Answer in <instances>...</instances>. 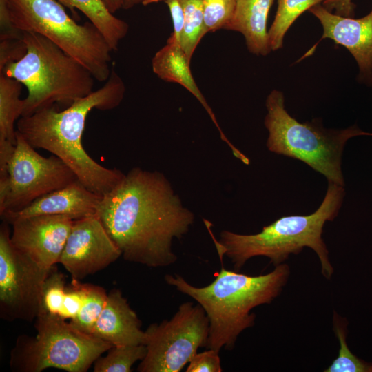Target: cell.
<instances>
[{"instance_id": "obj_18", "label": "cell", "mask_w": 372, "mask_h": 372, "mask_svg": "<svg viewBox=\"0 0 372 372\" xmlns=\"http://www.w3.org/2000/svg\"><path fill=\"white\" fill-rule=\"evenodd\" d=\"M22 83L0 74V183L8 178V164L17 145L14 123L22 116L24 102L20 99Z\"/></svg>"}, {"instance_id": "obj_35", "label": "cell", "mask_w": 372, "mask_h": 372, "mask_svg": "<svg viewBox=\"0 0 372 372\" xmlns=\"http://www.w3.org/2000/svg\"><path fill=\"white\" fill-rule=\"evenodd\" d=\"M165 1V0H145L143 3H142V5L143 6H148L149 4H152V3H158L160 1Z\"/></svg>"}, {"instance_id": "obj_29", "label": "cell", "mask_w": 372, "mask_h": 372, "mask_svg": "<svg viewBox=\"0 0 372 372\" xmlns=\"http://www.w3.org/2000/svg\"><path fill=\"white\" fill-rule=\"evenodd\" d=\"M26 53L23 37L0 39V71L7 65L21 60Z\"/></svg>"}, {"instance_id": "obj_3", "label": "cell", "mask_w": 372, "mask_h": 372, "mask_svg": "<svg viewBox=\"0 0 372 372\" xmlns=\"http://www.w3.org/2000/svg\"><path fill=\"white\" fill-rule=\"evenodd\" d=\"M289 275V267L282 263L267 274L255 276L222 267L214 281L202 287L192 285L177 274H167L165 280L203 308L209 322L206 347L220 351L234 347L240 333L255 324L251 310L277 298Z\"/></svg>"}, {"instance_id": "obj_6", "label": "cell", "mask_w": 372, "mask_h": 372, "mask_svg": "<svg viewBox=\"0 0 372 372\" xmlns=\"http://www.w3.org/2000/svg\"><path fill=\"white\" fill-rule=\"evenodd\" d=\"M267 149L300 160L324 176L328 183L344 186L342 155L347 141L365 135L355 125L344 130L324 128L321 120L300 123L285 107L282 92L274 90L266 100Z\"/></svg>"}, {"instance_id": "obj_17", "label": "cell", "mask_w": 372, "mask_h": 372, "mask_svg": "<svg viewBox=\"0 0 372 372\" xmlns=\"http://www.w3.org/2000/svg\"><path fill=\"white\" fill-rule=\"evenodd\" d=\"M190 63L191 61L180 44L167 41L166 45L153 56L152 68L154 73L161 79L178 83L192 94L208 113L218 130L220 138L227 144L234 156L244 164L249 165V158L227 139L220 129L211 108L194 81L190 69Z\"/></svg>"}, {"instance_id": "obj_31", "label": "cell", "mask_w": 372, "mask_h": 372, "mask_svg": "<svg viewBox=\"0 0 372 372\" xmlns=\"http://www.w3.org/2000/svg\"><path fill=\"white\" fill-rule=\"evenodd\" d=\"M169 8L173 23V32L167 41L181 45V39L184 29L185 15L180 0H165Z\"/></svg>"}, {"instance_id": "obj_22", "label": "cell", "mask_w": 372, "mask_h": 372, "mask_svg": "<svg viewBox=\"0 0 372 372\" xmlns=\"http://www.w3.org/2000/svg\"><path fill=\"white\" fill-rule=\"evenodd\" d=\"M333 331L337 336L340 349L337 358L324 371L325 372H372V363H368L355 356L347 343V320L333 311Z\"/></svg>"}, {"instance_id": "obj_20", "label": "cell", "mask_w": 372, "mask_h": 372, "mask_svg": "<svg viewBox=\"0 0 372 372\" xmlns=\"http://www.w3.org/2000/svg\"><path fill=\"white\" fill-rule=\"evenodd\" d=\"M63 6L81 11L102 34L111 50L118 49L120 41L127 35L129 25L115 17L103 0H56Z\"/></svg>"}, {"instance_id": "obj_24", "label": "cell", "mask_w": 372, "mask_h": 372, "mask_svg": "<svg viewBox=\"0 0 372 372\" xmlns=\"http://www.w3.org/2000/svg\"><path fill=\"white\" fill-rule=\"evenodd\" d=\"M183 6L185 23L181 47L191 61L199 42L205 35L203 0H180Z\"/></svg>"}, {"instance_id": "obj_10", "label": "cell", "mask_w": 372, "mask_h": 372, "mask_svg": "<svg viewBox=\"0 0 372 372\" xmlns=\"http://www.w3.org/2000/svg\"><path fill=\"white\" fill-rule=\"evenodd\" d=\"M8 178L0 183V214L20 211L38 198L79 180L58 156L40 155L17 131Z\"/></svg>"}, {"instance_id": "obj_23", "label": "cell", "mask_w": 372, "mask_h": 372, "mask_svg": "<svg viewBox=\"0 0 372 372\" xmlns=\"http://www.w3.org/2000/svg\"><path fill=\"white\" fill-rule=\"evenodd\" d=\"M145 344L113 346L94 363V372H130L133 364L146 355Z\"/></svg>"}, {"instance_id": "obj_34", "label": "cell", "mask_w": 372, "mask_h": 372, "mask_svg": "<svg viewBox=\"0 0 372 372\" xmlns=\"http://www.w3.org/2000/svg\"><path fill=\"white\" fill-rule=\"evenodd\" d=\"M145 0H123V9H130L136 6L139 3H141Z\"/></svg>"}, {"instance_id": "obj_33", "label": "cell", "mask_w": 372, "mask_h": 372, "mask_svg": "<svg viewBox=\"0 0 372 372\" xmlns=\"http://www.w3.org/2000/svg\"><path fill=\"white\" fill-rule=\"evenodd\" d=\"M103 1L112 14L123 8V0H103Z\"/></svg>"}, {"instance_id": "obj_27", "label": "cell", "mask_w": 372, "mask_h": 372, "mask_svg": "<svg viewBox=\"0 0 372 372\" xmlns=\"http://www.w3.org/2000/svg\"><path fill=\"white\" fill-rule=\"evenodd\" d=\"M236 0H203L205 34L227 28L235 12Z\"/></svg>"}, {"instance_id": "obj_12", "label": "cell", "mask_w": 372, "mask_h": 372, "mask_svg": "<svg viewBox=\"0 0 372 372\" xmlns=\"http://www.w3.org/2000/svg\"><path fill=\"white\" fill-rule=\"evenodd\" d=\"M122 252L96 215L74 220L59 263L80 280L115 262Z\"/></svg>"}, {"instance_id": "obj_9", "label": "cell", "mask_w": 372, "mask_h": 372, "mask_svg": "<svg viewBox=\"0 0 372 372\" xmlns=\"http://www.w3.org/2000/svg\"><path fill=\"white\" fill-rule=\"evenodd\" d=\"M209 322L198 303H182L169 320L150 324L145 331L147 353L139 372H179L200 347H206Z\"/></svg>"}, {"instance_id": "obj_15", "label": "cell", "mask_w": 372, "mask_h": 372, "mask_svg": "<svg viewBox=\"0 0 372 372\" xmlns=\"http://www.w3.org/2000/svg\"><path fill=\"white\" fill-rule=\"evenodd\" d=\"M101 197L77 180L38 198L20 211L0 215L9 224L21 218L43 215L65 216L77 220L96 215Z\"/></svg>"}, {"instance_id": "obj_36", "label": "cell", "mask_w": 372, "mask_h": 372, "mask_svg": "<svg viewBox=\"0 0 372 372\" xmlns=\"http://www.w3.org/2000/svg\"><path fill=\"white\" fill-rule=\"evenodd\" d=\"M366 136H372V133L366 132Z\"/></svg>"}, {"instance_id": "obj_30", "label": "cell", "mask_w": 372, "mask_h": 372, "mask_svg": "<svg viewBox=\"0 0 372 372\" xmlns=\"http://www.w3.org/2000/svg\"><path fill=\"white\" fill-rule=\"evenodd\" d=\"M219 351L208 349L196 353L187 367L186 372H221Z\"/></svg>"}, {"instance_id": "obj_14", "label": "cell", "mask_w": 372, "mask_h": 372, "mask_svg": "<svg viewBox=\"0 0 372 372\" xmlns=\"http://www.w3.org/2000/svg\"><path fill=\"white\" fill-rule=\"evenodd\" d=\"M309 11L320 22L323 34L304 56L312 54L322 39H330L353 55L360 70L358 80L372 85V10L360 19L340 16L329 12L321 4Z\"/></svg>"}, {"instance_id": "obj_1", "label": "cell", "mask_w": 372, "mask_h": 372, "mask_svg": "<svg viewBox=\"0 0 372 372\" xmlns=\"http://www.w3.org/2000/svg\"><path fill=\"white\" fill-rule=\"evenodd\" d=\"M96 215L125 260L150 267L177 260L172 240L180 239L194 221L164 174L140 167L101 197Z\"/></svg>"}, {"instance_id": "obj_8", "label": "cell", "mask_w": 372, "mask_h": 372, "mask_svg": "<svg viewBox=\"0 0 372 372\" xmlns=\"http://www.w3.org/2000/svg\"><path fill=\"white\" fill-rule=\"evenodd\" d=\"M35 336L18 337L10 353V366L19 372H41L55 368L86 372L112 344L83 333L65 320L48 314L36 318Z\"/></svg>"}, {"instance_id": "obj_4", "label": "cell", "mask_w": 372, "mask_h": 372, "mask_svg": "<svg viewBox=\"0 0 372 372\" xmlns=\"http://www.w3.org/2000/svg\"><path fill=\"white\" fill-rule=\"evenodd\" d=\"M344 194V186L328 183L322 202L311 214L282 216L255 234L222 231L218 241L214 239L220 259L224 255L227 256L236 271L255 256H265L276 267L290 254H298L304 247H309L320 260L323 276L329 280L333 267L322 234L325 223L338 216Z\"/></svg>"}, {"instance_id": "obj_16", "label": "cell", "mask_w": 372, "mask_h": 372, "mask_svg": "<svg viewBox=\"0 0 372 372\" xmlns=\"http://www.w3.org/2000/svg\"><path fill=\"white\" fill-rule=\"evenodd\" d=\"M141 327V322L121 290L114 289L108 293L92 334L112 346L145 344V333Z\"/></svg>"}, {"instance_id": "obj_19", "label": "cell", "mask_w": 372, "mask_h": 372, "mask_svg": "<svg viewBox=\"0 0 372 372\" xmlns=\"http://www.w3.org/2000/svg\"><path fill=\"white\" fill-rule=\"evenodd\" d=\"M274 0H236L234 17L226 30L240 32L249 51L265 56L271 51L267 19Z\"/></svg>"}, {"instance_id": "obj_7", "label": "cell", "mask_w": 372, "mask_h": 372, "mask_svg": "<svg viewBox=\"0 0 372 372\" xmlns=\"http://www.w3.org/2000/svg\"><path fill=\"white\" fill-rule=\"evenodd\" d=\"M10 20L17 30L39 34L84 65L99 82L111 73L112 50L91 23L80 25L56 0H6Z\"/></svg>"}, {"instance_id": "obj_32", "label": "cell", "mask_w": 372, "mask_h": 372, "mask_svg": "<svg viewBox=\"0 0 372 372\" xmlns=\"http://www.w3.org/2000/svg\"><path fill=\"white\" fill-rule=\"evenodd\" d=\"M322 6L329 12L345 17H354L355 5L352 0H324Z\"/></svg>"}, {"instance_id": "obj_2", "label": "cell", "mask_w": 372, "mask_h": 372, "mask_svg": "<svg viewBox=\"0 0 372 372\" xmlns=\"http://www.w3.org/2000/svg\"><path fill=\"white\" fill-rule=\"evenodd\" d=\"M125 93V83L112 68L108 79L99 89L74 101L63 110H57L53 105L21 116L16 130L35 149H43L61 158L83 185L103 196L112 191L125 174L96 163L83 148L82 136L90 112L117 107Z\"/></svg>"}, {"instance_id": "obj_25", "label": "cell", "mask_w": 372, "mask_h": 372, "mask_svg": "<svg viewBox=\"0 0 372 372\" xmlns=\"http://www.w3.org/2000/svg\"><path fill=\"white\" fill-rule=\"evenodd\" d=\"M108 293L99 286L89 284L85 300L77 316L70 323L78 330L92 334L107 302Z\"/></svg>"}, {"instance_id": "obj_21", "label": "cell", "mask_w": 372, "mask_h": 372, "mask_svg": "<svg viewBox=\"0 0 372 372\" xmlns=\"http://www.w3.org/2000/svg\"><path fill=\"white\" fill-rule=\"evenodd\" d=\"M324 0H277L278 8L273 21L268 30L270 48L282 47L283 39L293 22L306 10L320 4Z\"/></svg>"}, {"instance_id": "obj_28", "label": "cell", "mask_w": 372, "mask_h": 372, "mask_svg": "<svg viewBox=\"0 0 372 372\" xmlns=\"http://www.w3.org/2000/svg\"><path fill=\"white\" fill-rule=\"evenodd\" d=\"M88 287L89 284L72 279L70 284L66 287L61 318L72 320L77 316L85 300Z\"/></svg>"}, {"instance_id": "obj_5", "label": "cell", "mask_w": 372, "mask_h": 372, "mask_svg": "<svg viewBox=\"0 0 372 372\" xmlns=\"http://www.w3.org/2000/svg\"><path fill=\"white\" fill-rule=\"evenodd\" d=\"M23 39L26 54L0 71L27 87L21 116L56 103L68 107L94 91L91 72L53 42L30 32H23Z\"/></svg>"}, {"instance_id": "obj_26", "label": "cell", "mask_w": 372, "mask_h": 372, "mask_svg": "<svg viewBox=\"0 0 372 372\" xmlns=\"http://www.w3.org/2000/svg\"><path fill=\"white\" fill-rule=\"evenodd\" d=\"M66 287L65 276L54 266L43 286L39 315L48 314L61 318Z\"/></svg>"}, {"instance_id": "obj_11", "label": "cell", "mask_w": 372, "mask_h": 372, "mask_svg": "<svg viewBox=\"0 0 372 372\" xmlns=\"http://www.w3.org/2000/svg\"><path fill=\"white\" fill-rule=\"evenodd\" d=\"M8 223L0 227V316L32 321L40 311L43 284L51 269L38 265L17 250Z\"/></svg>"}, {"instance_id": "obj_13", "label": "cell", "mask_w": 372, "mask_h": 372, "mask_svg": "<svg viewBox=\"0 0 372 372\" xmlns=\"http://www.w3.org/2000/svg\"><path fill=\"white\" fill-rule=\"evenodd\" d=\"M74 221L71 218L59 215L17 220L11 223V242L31 260L50 269L59 263Z\"/></svg>"}]
</instances>
